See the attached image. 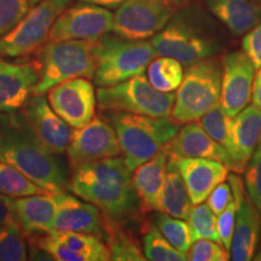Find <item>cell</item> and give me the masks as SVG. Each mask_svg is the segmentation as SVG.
Segmentation results:
<instances>
[{"instance_id": "obj_1", "label": "cell", "mask_w": 261, "mask_h": 261, "mask_svg": "<svg viewBox=\"0 0 261 261\" xmlns=\"http://www.w3.org/2000/svg\"><path fill=\"white\" fill-rule=\"evenodd\" d=\"M132 175L122 156L81 163L71 167L68 189L96 205L108 220L121 225L137 223L143 211Z\"/></svg>"}, {"instance_id": "obj_2", "label": "cell", "mask_w": 261, "mask_h": 261, "mask_svg": "<svg viewBox=\"0 0 261 261\" xmlns=\"http://www.w3.org/2000/svg\"><path fill=\"white\" fill-rule=\"evenodd\" d=\"M0 160L46 191H65L69 177L63 162L41 143L21 110L0 113Z\"/></svg>"}, {"instance_id": "obj_3", "label": "cell", "mask_w": 261, "mask_h": 261, "mask_svg": "<svg viewBox=\"0 0 261 261\" xmlns=\"http://www.w3.org/2000/svg\"><path fill=\"white\" fill-rule=\"evenodd\" d=\"M103 116L115 129L121 155L132 172L166 148L180 128L171 116L125 112H106Z\"/></svg>"}, {"instance_id": "obj_4", "label": "cell", "mask_w": 261, "mask_h": 261, "mask_svg": "<svg viewBox=\"0 0 261 261\" xmlns=\"http://www.w3.org/2000/svg\"><path fill=\"white\" fill-rule=\"evenodd\" d=\"M93 54L96 60L93 83L98 87L113 86L144 74L156 57L150 41L130 40L109 33L94 42Z\"/></svg>"}, {"instance_id": "obj_5", "label": "cell", "mask_w": 261, "mask_h": 261, "mask_svg": "<svg viewBox=\"0 0 261 261\" xmlns=\"http://www.w3.org/2000/svg\"><path fill=\"white\" fill-rule=\"evenodd\" d=\"M93 46L94 42L86 40H48L39 50V83L33 93L46 94L55 85L74 77L93 79L96 70Z\"/></svg>"}, {"instance_id": "obj_6", "label": "cell", "mask_w": 261, "mask_h": 261, "mask_svg": "<svg viewBox=\"0 0 261 261\" xmlns=\"http://www.w3.org/2000/svg\"><path fill=\"white\" fill-rule=\"evenodd\" d=\"M221 62L208 57L189 65L179 85L171 117L175 122L198 121L220 100Z\"/></svg>"}, {"instance_id": "obj_7", "label": "cell", "mask_w": 261, "mask_h": 261, "mask_svg": "<svg viewBox=\"0 0 261 261\" xmlns=\"http://www.w3.org/2000/svg\"><path fill=\"white\" fill-rule=\"evenodd\" d=\"M175 94L158 91L145 74L97 90V106L102 112H125L148 116H171Z\"/></svg>"}, {"instance_id": "obj_8", "label": "cell", "mask_w": 261, "mask_h": 261, "mask_svg": "<svg viewBox=\"0 0 261 261\" xmlns=\"http://www.w3.org/2000/svg\"><path fill=\"white\" fill-rule=\"evenodd\" d=\"M71 0H42L32 6L21 22L0 38V58H24L38 52L48 41L56 18Z\"/></svg>"}, {"instance_id": "obj_9", "label": "cell", "mask_w": 261, "mask_h": 261, "mask_svg": "<svg viewBox=\"0 0 261 261\" xmlns=\"http://www.w3.org/2000/svg\"><path fill=\"white\" fill-rule=\"evenodd\" d=\"M150 42L156 56L172 57L184 67L212 57L218 50L213 39L180 18H172Z\"/></svg>"}, {"instance_id": "obj_10", "label": "cell", "mask_w": 261, "mask_h": 261, "mask_svg": "<svg viewBox=\"0 0 261 261\" xmlns=\"http://www.w3.org/2000/svg\"><path fill=\"white\" fill-rule=\"evenodd\" d=\"M174 9L167 0H125L114 14L113 32L130 40H146L167 25Z\"/></svg>"}, {"instance_id": "obj_11", "label": "cell", "mask_w": 261, "mask_h": 261, "mask_svg": "<svg viewBox=\"0 0 261 261\" xmlns=\"http://www.w3.org/2000/svg\"><path fill=\"white\" fill-rule=\"evenodd\" d=\"M114 15L103 6L80 2L69 5L52 25L48 40L97 42L113 31Z\"/></svg>"}, {"instance_id": "obj_12", "label": "cell", "mask_w": 261, "mask_h": 261, "mask_svg": "<svg viewBox=\"0 0 261 261\" xmlns=\"http://www.w3.org/2000/svg\"><path fill=\"white\" fill-rule=\"evenodd\" d=\"M65 154L74 167L81 163L121 156V148L112 123L103 115H94L85 126L73 128Z\"/></svg>"}, {"instance_id": "obj_13", "label": "cell", "mask_w": 261, "mask_h": 261, "mask_svg": "<svg viewBox=\"0 0 261 261\" xmlns=\"http://www.w3.org/2000/svg\"><path fill=\"white\" fill-rule=\"evenodd\" d=\"M47 100L71 128L85 126L96 115L97 91L86 77H74L55 85L47 91Z\"/></svg>"}, {"instance_id": "obj_14", "label": "cell", "mask_w": 261, "mask_h": 261, "mask_svg": "<svg viewBox=\"0 0 261 261\" xmlns=\"http://www.w3.org/2000/svg\"><path fill=\"white\" fill-rule=\"evenodd\" d=\"M220 106L228 116L234 117L252 99L255 67L243 51H232L221 60Z\"/></svg>"}, {"instance_id": "obj_15", "label": "cell", "mask_w": 261, "mask_h": 261, "mask_svg": "<svg viewBox=\"0 0 261 261\" xmlns=\"http://www.w3.org/2000/svg\"><path fill=\"white\" fill-rule=\"evenodd\" d=\"M38 83L37 60L0 58V113L21 110Z\"/></svg>"}, {"instance_id": "obj_16", "label": "cell", "mask_w": 261, "mask_h": 261, "mask_svg": "<svg viewBox=\"0 0 261 261\" xmlns=\"http://www.w3.org/2000/svg\"><path fill=\"white\" fill-rule=\"evenodd\" d=\"M22 112L35 135L51 152L56 155L67 152L73 128L52 109L45 94L33 93L22 108Z\"/></svg>"}, {"instance_id": "obj_17", "label": "cell", "mask_w": 261, "mask_h": 261, "mask_svg": "<svg viewBox=\"0 0 261 261\" xmlns=\"http://www.w3.org/2000/svg\"><path fill=\"white\" fill-rule=\"evenodd\" d=\"M55 261H107L109 248L98 236L81 232H48L35 240Z\"/></svg>"}, {"instance_id": "obj_18", "label": "cell", "mask_w": 261, "mask_h": 261, "mask_svg": "<svg viewBox=\"0 0 261 261\" xmlns=\"http://www.w3.org/2000/svg\"><path fill=\"white\" fill-rule=\"evenodd\" d=\"M107 220L102 212L90 202L74 194L62 191L60 205L55 214L50 232L90 233L104 240Z\"/></svg>"}, {"instance_id": "obj_19", "label": "cell", "mask_w": 261, "mask_h": 261, "mask_svg": "<svg viewBox=\"0 0 261 261\" xmlns=\"http://www.w3.org/2000/svg\"><path fill=\"white\" fill-rule=\"evenodd\" d=\"M261 135V109L247 106L232 119L228 140L231 171L243 173L259 144Z\"/></svg>"}, {"instance_id": "obj_20", "label": "cell", "mask_w": 261, "mask_h": 261, "mask_svg": "<svg viewBox=\"0 0 261 261\" xmlns=\"http://www.w3.org/2000/svg\"><path fill=\"white\" fill-rule=\"evenodd\" d=\"M180 172L192 204L202 203L220 182L226 180L228 168L223 162L210 159L184 158L169 152Z\"/></svg>"}, {"instance_id": "obj_21", "label": "cell", "mask_w": 261, "mask_h": 261, "mask_svg": "<svg viewBox=\"0 0 261 261\" xmlns=\"http://www.w3.org/2000/svg\"><path fill=\"white\" fill-rule=\"evenodd\" d=\"M62 191H46L12 198L16 223L24 236L48 233L60 205Z\"/></svg>"}, {"instance_id": "obj_22", "label": "cell", "mask_w": 261, "mask_h": 261, "mask_svg": "<svg viewBox=\"0 0 261 261\" xmlns=\"http://www.w3.org/2000/svg\"><path fill=\"white\" fill-rule=\"evenodd\" d=\"M167 146L172 154L184 158L215 160L223 162L228 169H231V158L228 151L205 132L200 122L185 123L184 127L179 128Z\"/></svg>"}, {"instance_id": "obj_23", "label": "cell", "mask_w": 261, "mask_h": 261, "mask_svg": "<svg viewBox=\"0 0 261 261\" xmlns=\"http://www.w3.org/2000/svg\"><path fill=\"white\" fill-rule=\"evenodd\" d=\"M261 232V217L247 194L238 203L236 224L230 248V259L249 261L254 259Z\"/></svg>"}, {"instance_id": "obj_24", "label": "cell", "mask_w": 261, "mask_h": 261, "mask_svg": "<svg viewBox=\"0 0 261 261\" xmlns=\"http://www.w3.org/2000/svg\"><path fill=\"white\" fill-rule=\"evenodd\" d=\"M169 150L163 148L154 158L133 171L132 180L143 212L158 211L159 198L165 182Z\"/></svg>"}, {"instance_id": "obj_25", "label": "cell", "mask_w": 261, "mask_h": 261, "mask_svg": "<svg viewBox=\"0 0 261 261\" xmlns=\"http://www.w3.org/2000/svg\"><path fill=\"white\" fill-rule=\"evenodd\" d=\"M207 8L237 37L261 22V6L253 0H207Z\"/></svg>"}, {"instance_id": "obj_26", "label": "cell", "mask_w": 261, "mask_h": 261, "mask_svg": "<svg viewBox=\"0 0 261 261\" xmlns=\"http://www.w3.org/2000/svg\"><path fill=\"white\" fill-rule=\"evenodd\" d=\"M192 205L194 204L191 202L184 179H182L174 160L169 155L165 182H163L159 198L158 211L171 215V217L188 220Z\"/></svg>"}, {"instance_id": "obj_27", "label": "cell", "mask_w": 261, "mask_h": 261, "mask_svg": "<svg viewBox=\"0 0 261 261\" xmlns=\"http://www.w3.org/2000/svg\"><path fill=\"white\" fill-rule=\"evenodd\" d=\"M107 220L104 242L109 248L110 260L143 261L146 260L135 237L123 227V225Z\"/></svg>"}, {"instance_id": "obj_28", "label": "cell", "mask_w": 261, "mask_h": 261, "mask_svg": "<svg viewBox=\"0 0 261 261\" xmlns=\"http://www.w3.org/2000/svg\"><path fill=\"white\" fill-rule=\"evenodd\" d=\"M146 77L158 91L172 93L178 90L184 77V68L180 62L172 57L159 56L146 68Z\"/></svg>"}, {"instance_id": "obj_29", "label": "cell", "mask_w": 261, "mask_h": 261, "mask_svg": "<svg viewBox=\"0 0 261 261\" xmlns=\"http://www.w3.org/2000/svg\"><path fill=\"white\" fill-rule=\"evenodd\" d=\"M152 221L175 249L185 254L189 252L192 243L195 242V237L188 221L159 211L152 217Z\"/></svg>"}, {"instance_id": "obj_30", "label": "cell", "mask_w": 261, "mask_h": 261, "mask_svg": "<svg viewBox=\"0 0 261 261\" xmlns=\"http://www.w3.org/2000/svg\"><path fill=\"white\" fill-rule=\"evenodd\" d=\"M143 253L146 260L150 261H185L188 255L179 252L159 230L152 221L148 225L143 234Z\"/></svg>"}, {"instance_id": "obj_31", "label": "cell", "mask_w": 261, "mask_h": 261, "mask_svg": "<svg viewBox=\"0 0 261 261\" xmlns=\"http://www.w3.org/2000/svg\"><path fill=\"white\" fill-rule=\"evenodd\" d=\"M0 192L9 197L17 198L41 194V192H46V190L32 181L18 169L0 160Z\"/></svg>"}, {"instance_id": "obj_32", "label": "cell", "mask_w": 261, "mask_h": 261, "mask_svg": "<svg viewBox=\"0 0 261 261\" xmlns=\"http://www.w3.org/2000/svg\"><path fill=\"white\" fill-rule=\"evenodd\" d=\"M28 260L24 233L16 221L0 225V261Z\"/></svg>"}, {"instance_id": "obj_33", "label": "cell", "mask_w": 261, "mask_h": 261, "mask_svg": "<svg viewBox=\"0 0 261 261\" xmlns=\"http://www.w3.org/2000/svg\"><path fill=\"white\" fill-rule=\"evenodd\" d=\"M188 223L194 233L195 241L200 238H207V240L220 243L219 233H218V217L212 212L207 203L202 202V203L192 205Z\"/></svg>"}, {"instance_id": "obj_34", "label": "cell", "mask_w": 261, "mask_h": 261, "mask_svg": "<svg viewBox=\"0 0 261 261\" xmlns=\"http://www.w3.org/2000/svg\"><path fill=\"white\" fill-rule=\"evenodd\" d=\"M232 119L233 117L228 116L224 112L220 103H218L201 117L200 125L215 142L227 150Z\"/></svg>"}, {"instance_id": "obj_35", "label": "cell", "mask_w": 261, "mask_h": 261, "mask_svg": "<svg viewBox=\"0 0 261 261\" xmlns=\"http://www.w3.org/2000/svg\"><path fill=\"white\" fill-rule=\"evenodd\" d=\"M31 8L29 0H0V38L11 32Z\"/></svg>"}, {"instance_id": "obj_36", "label": "cell", "mask_w": 261, "mask_h": 261, "mask_svg": "<svg viewBox=\"0 0 261 261\" xmlns=\"http://www.w3.org/2000/svg\"><path fill=\"white\" fill-rule=\"evenodd\" d=\"M190 261H227L230 260L228 250L215 241L200 238L196 240L187 253Z\"/></svg>"}, {"instance_id": "obj_37", "label": "cell", "mask_w": 261, "mask_h": 261, "mask_svg": "<svg viewBox=\"0 0 261 261\" xmlns=\"http://www.w3.org/2000/svg\"><path fill=\"white\" fill-rule=\"evenodd\" d=\"M246 190L248 197L259 212L261 217V154L254 152L252 161L247 166Z\"/></svg>"}, {"instance_id": "obj_38", "label": "cell", "mask_w": 261, "mask_h": 261, "mask_svg": "<svg viewBox=\"0 0 261 261\" xmlns=\"http://www.w3.org/2000/svg\"><path fill=\"white\" fill-rule=\"evenodd\" d=\"M243 52L249 57L255 69L261 67V22L244 34L242 40Z\"/></svg>"}, {"instance_id": "obj_39", "label": "cell", "mask_w": 261, "mask_h": 261, "mask_svg": "<svg viewBox=\"0 0 261 261\" xmlns=\"http://www.w3.org/2000/svg\"><path fill=\"white\" fill-rule=\"evenodd\" d=\"M232 200L233 195L230 184H228V181L226 182L224 180L213 189V191L208 195L207 200L205 201H207L208 207H210L212 212L218 217Z\"/></svg>"}, {"instance_id": "obj_40", "label": "cell", "mask_w": 261, "mask_h": 261, "mask_svg": "<svg viewBox=\"0 0 261 261\" xmlns=\"http://www.w3.org/2000/svg\"><path fill=\"white\" fill-rule=\"evenodd\" d=\"M10 221H16L12 197L0 192V225L10 223Z\"/></svg>"}, {"instance_id": "obj_41", "label": "cell", "mask_w": 261, "mask_h": 261, "mask_svg": "<svg viewBox=\"0 0 261 261\" xmlns=\"http://www.w3.org/2000/svg\"><path fill=\"white\" fill-rule=\"evenodd\" d=\"M252 102L253 106H255L261 109V67L257 68L256 73L254 75Z\"/></svg>"}, {"instance_id": "obj_42", "label": "cell", "mask_w": 261, "mask_h": 261, "mask_svg": "<svg viewBox=\"0 0 261 261\" xmlns=\"http://www.w3.org/2000/svg\"><path fill=\"white\" fill-rule=\"evenodd\" d=\"M79 2L90 3V4H96L107 9H116L122 4L125 0H79Z\"/></svg>"}, {"instance_id": "obj_43", "label": "cell", "mask_w": 261, "mask_h": 261, "mask_svg": "<svg viewBox=\"0 0 261 261\" xmlns=\"http://www.w3.org/2000/svg\"><path fill=\"white\" fill-rule=\"evenodd\" d=\"M167 2L175 8V6H182L184 4H187V3L191 2V0H167Z\"/></svg>"}, {"instance_id": "obj_44", "label": "cell", "mask_w": 261, "mask_h": 261, "mask_svg": "<svg viewBox=\"0 0 261 261\" xmlns=\"http://www.w3.org/2000/svg\"><path fill=\"white\" fill-rule=\"evenodd\" d=\"M255 152H257V154H261V135H260L259 144H257V148H256V150H255Z\"/></svg>"}, {"instance_id": "obj_45", "label": "cell", "mask_w": 261, "mask_h": 261, "mask_svg": "<svg viewBox=\"0 0 261 261\" xmlns=\"http://www.w3.org/2000/svg\"><path fill=\"white\" fill-rule=\"evenodd\" d=\"M40 2H42V0H29V3H31L32 6L39 4V3H40Z\"/></svg>"}, {"instance_id": "obj_46", "label": "cell", "mask_w": 261, "mask_h": 261, "mask_svg": "<svg viewBox=\"0 0 261 261\" xmlns=\"http://www.w3.org/2000/svg\"><path fill=\"white\" fill-rule=\"evenodd\" d=\"M254 259H255V260H261V248H260V252H259V254H257L256 257H254Z\"/></svg>"}, {"instance_id": "obj_47", "label": "cell", "mask_w": 261, "mask_h": 261, "mask_svg": "<svg viewBox=\"0 0 261 261\" xmlns=\"http://www.w3.org/2000/svg\"><path fill=\"white\" fill-rule=\"evenodd\" d=\"M253 2H259V0H253Z\"/></svg>"}]
</instances>
